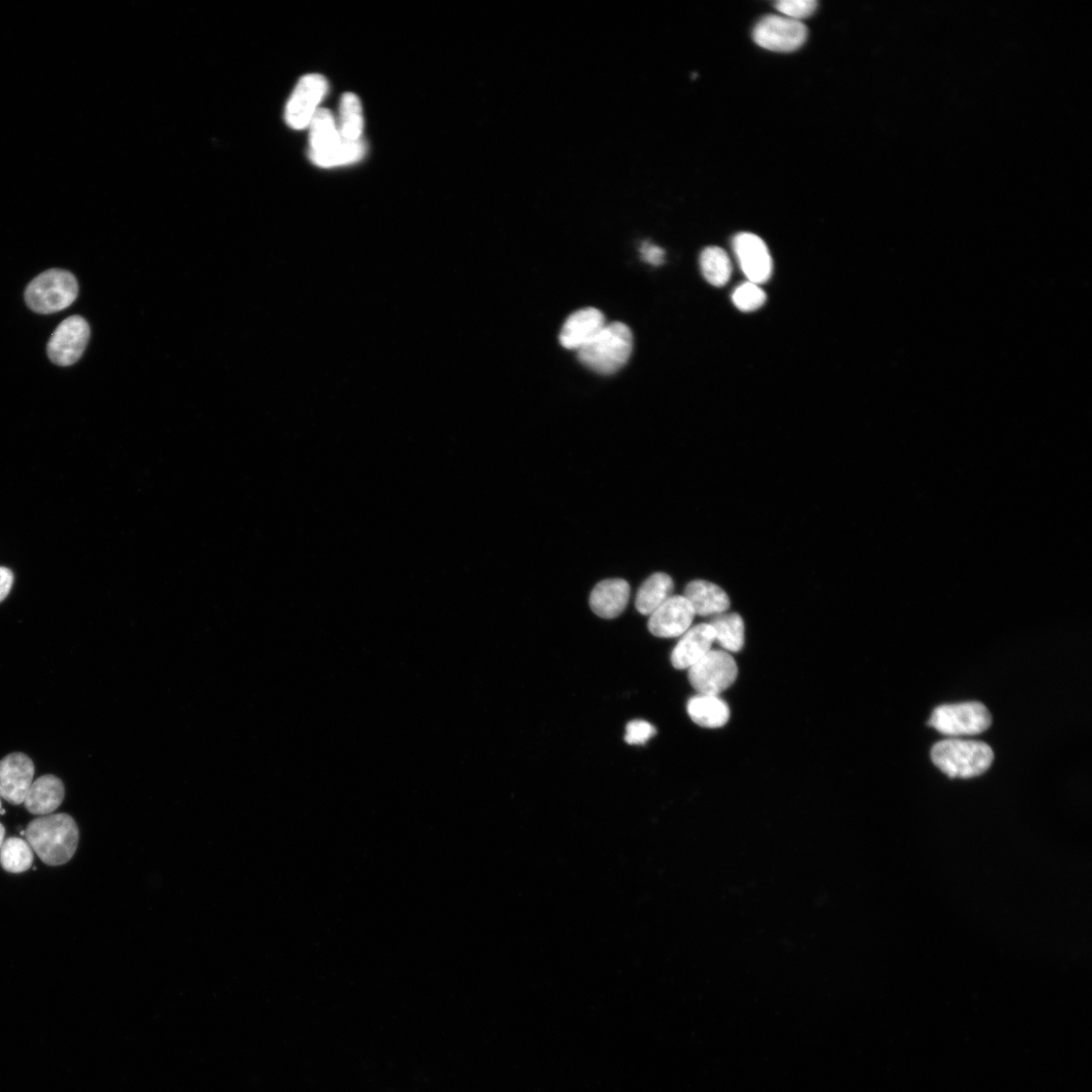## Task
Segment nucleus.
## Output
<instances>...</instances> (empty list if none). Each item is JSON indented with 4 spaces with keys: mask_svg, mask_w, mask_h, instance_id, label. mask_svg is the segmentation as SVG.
Wrapping results in <instances>:
<instances>
[{
    "mask_svg": "<svg viewBox=\"0 0 1092 1092\" xmlns=\"http://www.w3.org/2000/svg\"><path fill=\"white\" fill-rule=\"evenodd\" d=\"M684 597L689 601L695 615L719 616L730 607L729 595L720 586L704 580H695L685 588Z\"/></svg>",
    "mask_w": 1092,
    "mask_h": 1092,
    "instance_id": "dca6fc26",
    "label": "nucleus"
},
{
    "mask_svg": "<svg viewBox=\"0 0 1092 1092\" xmlns=\"http://www.w3.org/2000/svg\"><path fill=\"white\" fill-rule=\"evenodd\" d=\"M64 797L63 782L56 776L45 775L32 782L24 803L30 813L44 816L53 813Z\"/></svg>",
    "mask_w": 1092,
    "mask_h": 1092,
    "instance_id": "f3484780",
    "label": "nucleus"
},
{
    "mask_svg": "<svg viewBox=\"0 0 1092 1092\" xmlns=\"http://www.w3.org/2000/svg\"><path fill=\"white\" fill-rule=\"evenodd\" d=\"M34 766L22 752H14L0 761V798L14 805L24 803L32 784Z\"/></svg>",
    "mask_w": 1092,
    "mask_h": 1092,
    "instance_id": "f8f14e48",
    "label": "nucleus"
},
{
    "mask_svg": "<svg viewBox=\"0 0 1092 1092\" xmlns=\"http://www.w3.org/2000/svg\"><path fill=\"white\" fill-rule=\"evenodd\" d=\"M657 734L654 726L645 721H633L626 726L625 741L629 744H645Z\"/></svg>",
    "mask_w": 1092,
    "mask_h": 1092,
    "instance_id": "cd10ccee",
    "label": "nucleus"
},
{
    "mask_svg": "<svg viewBox=\"0 0 1092 1092\" xmlns=\"http://www.w3.org/2000/svg\"><path fill=\"white\" fill-rule=\"evenodd\" d=\"M339 133L348 141L361 139L363 131V116L361 102L357 96L348 93L342 97L339 106Z\"/></svg>",
    "mask_w": 1092,
    "mask_h": 1092,
    "instance_id": "5701e85b",
    "label": "nucleus"
},
{
    "mask_svg": "<svg viewBox=\"0 0 1092 1092\" xmlns=\"http://www.w3.org/2000/svg\"><path fill=\"white\" fill-rule=\"evenodd\" d=\"M6 812H7V811H6V809H3V808H2V809H0V814H2V815H5V814H6Z\"/></svg>",
    "mask_w": 1092,
    "mask_h": 1092,
    "instance_id": "2f4dec72",
    "label": "nucleus"
},
{
    "mask_svg": "<svg viewBox=\"0 0 1092 1092\" xmlns=\"http://www.w3.org/2000/svg\"><path fill=\"white\" fill-rule=\"evenodd\" d=\"M700 269L705 280L714 287L726 286L733 275L728 253L720 247H707L700 255Z\"/></svg>",
    "mask_w": 1092,
    "mask_h": 1092,
    "instance_id": "412c9836",
    "label": "nucleus"
},
{
    "mask_svg": "<svg viewBox=\"0 0 1092 1092\" xmlns=\"http://www.w3.org/2000/svg\"><path fill=\"white\" fill-rule=\"evenodd\" d=\"M32 862L31 846L20 838L8 839L0 850V865L9 873L26 872L32 867Z\"/></svg>",
    "mask_w": 1092,
    "mask_h": 1092,
    "instance_id": "b1692460",
    "label": "nucleus"
},
{
    "mask_svg": "<svg viewBox=\"0 0 1092 1092\" xmlns=\"http://www.w3.org/2000/svg\"><path fill=\"white\" fill-rule=\"evenodd\" d=\"M633 348L632 332L620 322L607 324L587 347L578 352L580 361L602 374H611L628 361Z\"/></svg>",
    "mask_w": 1092,
    "mask_h": 1092,
    "instance_id": "7ed1b4c3",
    "label": "nucleus"
},
{
    "mask_svg": "<svg viewBox=\"0 0 1092 1092\" xmlns=\"http://www.w3.org/2000/svg\"><path fill=\"white\" fill-rule=\"evenodd\" d=\"M673 579L665 573H656L638 589L635 608L640 614L651 616L672 597Z\"/></svg>",
    "mask_w": 1092,
    "mask_h": 1092,
    "instance_id": "6ab92c4d",
    "label": "nucleus"
},
{
    "mask_svg": "<svg viewBox=\"0 0 1092 1092\" xmlns=\"http://www.w3.org/2000/svg\"><path fill=\"white\" fill-rule=\"evenodd\" d=\"M79 295V283L65 271L51 270L37 276L27 288L26 302L39 314H54L74 303Z\"/></svg>",
    "mask_w": 1092,
    "mask_h": 1092,
    "instance_id": "20e7f679",
    "label": "nucleus"
},
{
    "mask_svg": "<svg viewBox=\"0 0 1092 1092\" xmlns=\"http://www.w3.org/2000/svg\"><path fill=\"white\" fill-rule=\"evenodd\" d=\"M13 584V572L8 568L0 567V604L9 596Z\"/></svg>",
    "mask_w": 1092,
    "mask_h": 1092,
    "instance_id": "c756f323",
    "label": "nucleus"
},
{
    "mask_svg": "<svg viewBox=\"0 0 1092 1092\" xmlns=\"http://www.w3.org/2000/svg\"><path fill=\"white\" fill-rule=\"evenodd\" d=\"M807 33V28L803 22L781 15H770L756 25L752 36L756 44L766 50L790 53L803 46Z\"/></svg>",
    "mask_w": 1092,
    "mask_h": 1092,
    "instance_id": "0eeeda50",
    "label": "nucleus"
},
{
    "mask_svg": "<svg viewBox=\"0 0 1092 1092\" xmlns=\"http://www.w3.org/2000/svg\"><path fill=\"white\" fill-rule=\"evenodd\" d=\"M690 719L699 727L720 729L725 727L731 717L728 704L713 695L698 694L687 705Z\"/></svg>",
    "mask_w": 1092,
    "mask_h": 1092,
    "instance_id": "a211bd4d",
    "label": "nucleus"
},
{
    "mask_svg": "<svg viewBox=\"0 0 1092 1092\" xmlns=\"http://www.w3.org/2000/svg\"><path fill=\"white\" fill-rule=\"evenodd\" d=\"M929 726L949 737L975 736L992 726V715L978 702L941 705L933 710Z\"/></svg>",
    "mask_w": 1092,
    "mask_h": 1092,
    "instance_id": "39448f33",
    "label": "nucleus"
},
{
    "mask_svg": "<svg viewBox=\"0 0 1092 1092\" xmlns=\"http://www.w3.org/2000/svg\"><path fill=\"white\" fill-rule=\"evenodd\" d=\"M308 128H310L309 157L331 152L344 141L332 112L326 108L317 110Z\"/></svg>",
    "mask_w": 1092,
    "mask_h": 1092,
    "instance_id": "aec40b11",
    "label": "nucleus"
},
{
    "mask_svg": "<svg viewBox=\"0 0 1092 1092\" xmlns=\"http://www.w3.org/2000/svg\"><path fill=\"white\" fill-rule=\"evenodd\" d=\"M995 759L992 747L976 740L950 739L931 748L933 764L950 778L968 779L986 773Z\"/></svg>",
    "mask_w": 1092,
    "mask_h": 1092,
    "instance_id": "f03ea898",
    "label": "nucleus"
},
{
    "mask_svg": "<svg viewBox=\"0 0 1092 1092\" xmlns=\"http://www.w3.org/2000/svg\"><path fill=\"white\" fill-rule=\"evenodd\" d=\"M0 809H2V802H0Z\"/></svg>",
    "mask_w": 1092,
    "mask_h": 1092,
    "instance_id": "473e14b6",
    "label": "nucleus"
},
{
    "mask_svg": "<svg viewBox=\"0 0 1092 1092\" xmlns=\"http://www.w3.org/2000/svg\"><path fill=\"white\" fill-rule=\"evenodd\" d=\"M733 248L748 282L760 286L770 280L773 260L762 238L752 233H739L733 240Z\"/></svg>",
    "mask_w": 1092,
    "mask_h": 1092,
    "instance_id": "9d476101",
    "label": "nucleus"
},
{
    "mask_svg": "<svg viewBox=\"0 0 1092 1092\" xmlns=\"http://www.w3.org/2000/svg\"><path fill=\"white\" fill-rule=\"evenodd\" d=\"M732 298L739 310L749 313L762 308L766 303L767 295L759 285L746 282L735 289Z\"/></svg>",
    "mask_w": 1092,
    "mask_h": 1092,
    "instance_id": "a878e982",
    "label": "nucleus"
},
{
    "mask_svg": "<svg viewBox=\"0 0 1092 1092\" xmlns=\"http://www.w3.org/2000/svg\"><path fill=\"white\" fill-rule=\"evenodd\" d=\"M640 253H642L643 259L652 266H662L665 261L664 249L652 243H644L640 248Z\"/></svg>",
    "mask_w": 1092,
    "mask_h": 1092,
    "instance_id": "c85d7f7f",
    "label": "nucleus"
},
{
    "mask_svg": "<svg viewBox=\"0 0 1092 1092\" xmlns=\"http://www.w3.org/2000/svg\"><path fill=\"white\" fill-rule=\"evenodd\" d=\"M715 642L713 628L701 623L687 630L674 649L671 661L677 670L690 669L707 655Z\"/></svg>",
    "mask_w": 1092,
    "mask_h": 1092,
    "instance_id": "4468645a",
    "label": "nucleus"
},
{
    "mask_svg": "<svg viewBox=\"0 0 1092 1092\" xmlns=\"http://www.w3.org/2000/svg\"><path fill=\"white\" fill-rule=\"evenodd\" d=\"M5 836H6V828L2 823H0V850H2V847L5 843Z\"/></svg>",
    "mask_w": 1092,
    "mask_h": 1092,
    "instance_id": "7c9ffc66",
    "label": "nucleus"
},
{
    "mask_svg": "<svg viewBox=\"0 0 1092 1092\" xmlns=\"http://www.w3.org/2000/svg\"><path fill=\"white\" fill-rule=\"evenodd\" d=\"M327 91L328 82L322 75H305L295 86L287 103L286 123L294 130L308 128Z\"/></svg>",
    "mask_w": 1092,
    "mask_h": 1092,
    "instance_id": "6e6552de",
    "label": "nucleus"
},
{
    "mask_svg": "<svg viewBox=\"0 0 1092 1092\" xmlns=\"http://www.w3.org/2000/svg\"><path fill=\"white\" fill-rule=\"evenodd\" d=\"M365 155V145L363 141H348L345 140L336 146L331 152L323 155L310 156V160L314 164L320 167H335L346 164L357 162Z\"/></svg>",
    "mask_w": 1092,
    "mask_h": 1092,
    "instance_id": "393cba45",
    "label": "nucleus"
},
{
    "mask_svg": "<svg viewBox=\"0 0 1092 1092\" xmlns=\"http://www.w3.org/2000/svg\"><path fill=\"white\" fill-rule=\"evenodd\" d=\"M607 324L605 315L598 309L579 310L564 322L559 334L560 345L579 352L593 342Z\"/></svg>",
    "mask_w": 1092,
    "mask_h": 1092,
    "instance_id": "ddd939ff",
    "label": "nucleus"
},
{
    "mask_svg": "<svg viewBox=\"0 0 1092 1092\" xmlns=\"http://www.w3.org/2000/svg\"><path fill=\"white\" fill-rule=\"evenodd\" d=\"M630 598L629 584L622 579H609L600 582L590 596V607L601 618L618 617L627 608Z\"/></svg>",
    "mask_w": 1092,
    "mask_h": 1092,
    "instance_id": "2eb2a0df",
    "label": "nucleus"
},
{
    "mask_svg": "<svg viewBox=\"0 0 1092 1092\" xmlns=\"http://www.w3.org/2000/svg\"><path fill=\"white\" fill-rule=\"evenodd\" d=\"M90 337V325L83 317L67 318L50 338L47 350L50 359L61 366L78 362L88 347Z\"/></svg>",
    "mask_w": 1092,
    "mask_h": 1092,
    "instance_id": "1a4fd4ad",
    "label": "nucleus"
},
{
    "mask_svg": "<svg viewBox=\"0 0 1092 1092\" xmlns=\"http://www.w3.org/2000/svg\"><path fill=\"white\" fill-rule=\"evenodd\" d=\"M718 642L730 652H739L744 644V623L737 613L722 614L715 617L710 623Z\"/></svg>",
    "mask_w": 1092,
    "mask_h": 1092,
    "instance_id": "4be33fe9",
    "label": "nucleus"
},
{
    "mask_svg": "<svg viewBox=\"0 0 1092 1092\" xmlns=\"http://www.w3.org/2000/svg\"><path fill=\"white\" fill-rule=\"evenodd\" d=\"M25 836L37 857L49 866L68 863L77 852L80 842L79 826L66 813L33 819L29 823Z\"/></svg>",
    "mask_w": 1092,
    "mask_h": 1092,
    "instance_id": "f257e3e1",
    "label": "nucleus"
},
{
    "mask_svg": "<svg viewBox=\"0 0 1092 1092\" xmlns=\"http://www.w3.org/2000/svg\"><path fill=\"white\" fill-rule=\"evenodd\" d=\"M695 616L684 595L672 596L650 616L649 629L657 637H679L691 628Z\"/></svg>",
    "mask_w": 1092,
    "mask_h": 1092,
    "instance_id": "9b49d317",
    "label": "nucleus"
},
{
    "mask_svg": "<svg viewBox=\"0 0 1092 1092\" xmlns=\"http://www.w3.org/2000/svg\"><path fill=\"white\" fill-rule=\"evenodd\" d=\"M817 7L815 0H779L775 3V8L781 16L799 22L811 17Z\"/></svg>",
    "mask_w": 1092,
    "mask_h": 1092,
    "instance_id": "bb28decb",
    "label": "nucleus"
},
{
    "mask_svg": "<svg viewBox=\"0 0 1092 1092\" xmlns=\"http://www.w3.org/2000/svg\"><path fill=\"white\" fill-rule=\"evenodd\" d=\"M737 676L735 659L722 651L711 650L689 669L690 684L704 695L718 696L735 683Z\"/></svg>",
    "mask_w": 1092,
    "mask_h": 1092,
    "instance_id": "423d86ee",
    "label": "nucleus"
}]
</instances>
